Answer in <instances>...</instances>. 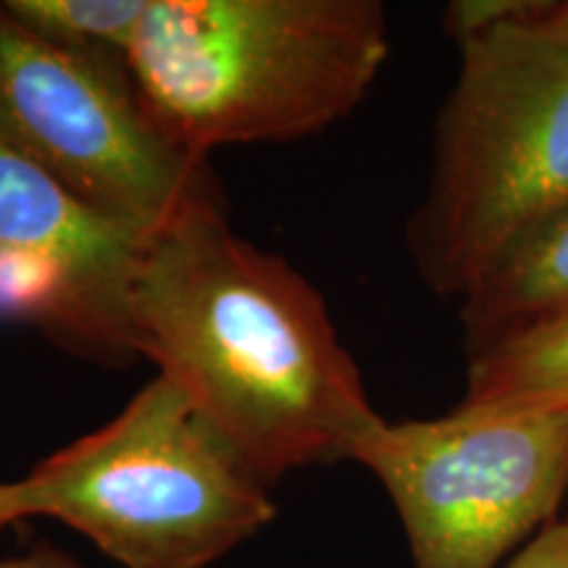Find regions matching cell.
<instances>
[{
  "label": "cell",
  "instance_id": "1",
  "mask_svg": "<svg viewBox=\"0 0 568 568\" xmlns=\"http://www.w3.org/2000/svg\"><path fill=\"white\" fill-rule=\"evenodd\" d=\"M130 311L138 355L264 487L351 460L382 422L322 293L240 237L224 203L197 205L145 240Z\"/></svg>",
  "mask_w": 568,
  "mask_h": 568
},
{
  "label": "cell",
  "instance_id": "2",
  "mask_svg": "<svg viewBox=\"0 0 568 568\" xmlns=\"http://www.w3.org/2000/svg\"><path fill=\"white\" fill-rule=\"evenodd\" d=\"M387 55L379 0H148L124 63L155 126L209 159L324 132Z\"/></svg>",
  "mask_w": 568,
  "mask_h": 568
},
{
  "label": "cell",
  "instance_id": "3",
  "mask_svg": "<svg viewBox=\"0 0 568 568\" xmlns=\"http://www.w3.org/2000/svg\"><path fill=\"white\" fill-rule=\"evenodd\" d=\"M456 45L406 240L426 287L460 301L568 205V24L539 0Z\"/></svg>",
  "mask_w": 568,
  "mask_h": 568
},
{
  "label": "cell",
  "instance_id": "4",
  "mask_svg": "<svg viewBox=\"0 0 568 568\" xmlns=\"http://www.w3.org/2000/svg\"><path fill=\"white\" fill-rule=\"evenodd\" d=\"M274 516L268 487L163 374L101 429L0 481V529L55 518L124 568H211Z\"/></svg>",
  "mask_w": 568,
  "mask_h": 568
},
{
  "label": "cell",
  "instance_id": "5",
  "mask_svg": "<svg viewBox=\"0 0 568 568\" xmlns=\"http://www.w3.org/2000/svg\"><path fill=\"white\" fill-rule=\"evenodd\" d=\"M0 134L90 209L142 234L224 203L209 159L155 126L122 55L45 42L3 3Z\"/></svg>",
  "mask_w": 568,
  "mask_h": 568
},
{
  "label": "cell",
  "instance_id": "6",
  "mask_svg": "<svg viewBox=\"0 0 568 568\" xmlns=\"http://www.w3.org/2000/svg\"><path fill=\"white\" fill-rule=\"evenodd\" d=\"M385 487L414 568H500L558 521L568 493V414L456 406L382 418L353 447Z\"/></svg>",
  "mask_w": 568,
  "mask_h": 568
},
{
  "label": "cell",
  "instance_id": "7",
  "mask_svg": "<svg viewBox=\"0 0 568 568\" xmlns=\"http://www.w3.org/2000/svg\"><path fill=\"white\" fill-rule=\"evenodd\" d=\"M148 237L90 209L0 134V322L105 364L138 358L130 301Z\"/></svg>",
  "mask_w": 568,
  "mask_h": 568
},
{
  "label": "cell",
  "instance_id": "8",
  "mask_svg": "<svg viewBox=\"0 0 568 568\" xmlns=\"http://www.w3.org/2000/svg\"><path fill=\"white\" fill-rule=\"evenodd\" d=\"M568 316V205L460 297L466 358Z\"/></svg>",
  "mask_w": 568,
  "mask_h": 568
},
{
  "label": "cell",
  "instance_id": "9",
  "mask_svg": "<svg viewBox=\"0 0 568 568\" xmlns=\"http://www.w3.org/2000/svg\"><path fill=\"white\" fill-rule=\"evenodd\" d=\"M458 406L503 414H568V316L468 355Z\"/></svg>",
  "mask_w": 568,
  "mask_h": 568
},
{
  "label": "cell",
  "instance_id": "10",
  "mask_svg": "<svg viewBox=\"0 0 568 568\" xmlns=\"http://www.w3.org/2000/svg\"><path fill=\"white\" fill-rule=\"evenodd\" d=\"M21 27L59 48L126 55L148 0H3Z\"/></svg>",
  "mask_w": 568,
  "mask_h": 568
},
{
  "label": "cell",
  "instance_id": "11",
  "mask_svg": "<svg viewBox=\"0 0 568 568\" xmlns=\"http://www.w3.org/2000/svg\"><path fill=\"white\" fill-rule=\"evenodd\" d=\"M506 568H568V518H558L524 545Z\"/></svg>",
  "mask_w": 568,
  "mask_h": 568
},
{
  "label": "cell",
  "instance_id": "12",
  "mask_svg": "<svg viewBox=\"0 0 568 568\" xmlns=\"http://www.w3.org/2000/svg\"><path fill=\"white\" fill-rule=\"evenodd\" d=\"M0 568H84L80 560H74L69 552H63L53 545L40 542L24 552V556L0 558Z\"/></svg>",
  "mask_w": 568,
  "mask_h": 568
},
{
  "label": "cell",
  "instance_id": "13",
  "mask_svg": "<svg viewBox=\"0 0 568 568\" xmlns=\"http://www.w3.org/2000/svg\"><path fill=\"white\" fill-rule=\"evenodd\" d=\"M556 13L568 24V0H564V3H556Z\"/></svg>",
  "mask_w": 568,
  "mask_h": 568
}]
</instances>
